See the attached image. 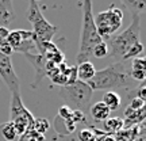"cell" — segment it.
<instances>
[{"instance_id":"ffe728a7","label":"cell","mask_w":146,"mask_h":141,"mask_svg":"<svg viewBox=\"0 0 146 141\" xmlns=\"http://www.w3.org/2000/svg\"><path fill=\"white\" fill-rule=\"evenodd\" d=\"M108 56V46L104 41H102L100 43H98L96 46L94 47L92 50V57H96V58H104Z\"/></svg>"},{"instance_id":"8992f818","label":"cell","mask_w":146,"mask_h":141,"mask_svg":"<svg viewBox=\"0 0 146 141\" xmlns=\"http://www.w3.org/2000/svg\"><path fill=\"white\" fill-rule=\"evenodd\" d=\"M95 26L96 30L102 37L103 41L110 39L115 33L122 27L123 23V11L120 8H116L114 5H111L108 10L99 12L96 16H94Z\"/></svg>"},{"instance_id":"4316f807","label":"cell","mask_w":146,"mask_h":141,"mask_svg":"<svg viewBox=\"0 0 146 141\" xmlns=\"http://www.w3.org/2000/svg\"><path fill=\"white\" fill-rule=\"evenodd\" d=\"M102 141H116V138H114L112 136H106Z\"/></svg>"},{"instance_id":"7402d4cb","label":"cell","mask_w":146,"mask_h":141,"mask_svg":"<svg viewBox=\"0 0 146 141\" xmlns=\"http://www.w3.org/2000/svg\"><path fill=\"white\" fill-rule=\"evenodd\" d=\"M145 68H146V63L143 56L133 58V63H131V69L133 71H145Z\"/></svg>"},{"instance_id":"8fae6325","label":"cell","mask_w":146,"mask_h":141,"mask_svg":"<svg viewBox=\"0 0 146 141\" xmlns=\"http://www.w3.org/2000/svg\"><path fill=\"white\" fill-rule=\"evenodd\" d=\"M15 19V12L11 0H0V27L8 29Z\"/></svg>"},{"instance_id":"cb8c5ba5","label":"cell","mask_w":146,"mask_h":141,"mask_svg":"<svg viewBox=\"0 0 146 141\" xmlns=\"http://www.w3.org/2000/svg\"><path fill=\"white\" fill-rule=\"evenodd\" d=\"M72 111L73 110H70L68 107V106H61L60 109H58V117L60 118H62V120H68V118H70L72 117Z\"/></svg>"},{"instance_id":"e0dca14e","label":"cell","mask_w":146,"mask_h":141,"mask_svg":"<svg viewBox=\"0 0 146 141\" xmlns=\"http://www.w3.org/2000/svg\"><path fill=\"white\" fill-rule=\"evenodd\" d=\"M125 128L123 120L119 117H108L106 121H103V129L108 133H118Z\"/></svg>"},{"instance_id":"5bb4252c","label":"cell","mask_w":146,"mask_h":141,"mask_svg":"<svg viewBox=\"0 0 146 141\" xmlns=\"http://www.w3.org/2000/svg\"><path fill=\"white\" fill-rule=\"evenodd\" d=\"M19 134L16 132L15 126L12 125V122H3L0 124V141H18Z\"/></svg>"},{"instance_id":"30bf717a","label":"cell","mask_w":146,"mask_h":141,"mask_svg":"<svg viewBox=\"0 0 146 141\" xmlns=\"http://www.w3.org/2000/svg\"><path fill=\"white\" fill-rule=\"evenodd\" d=\"M0 78L8 87L10 92H21V82L16 75L10 56L0 53Z\"/></svg>"},{"instance_id":"52a82bcc","label":"cell","mask_w":146,"mask_h":141,"mask_svg":"<svg viewBox=\"0 0 146 141\" xmlns=\"http://www.w3.org/2000/svg\"><path fill=\"white\" fill-rule=\"evenodd\" d=\"M10 120L12 125L15 126L19 137L31 129L34 122V115L22 102L21 92H12L11 94V105H10Z\"/></svg>"},{"instance_id":"6da1fadb","label":"cell","mask_w":146,"mask_h":141,"mask_svg":"<svg viewBox=\"0 0 146 141\" xmlns=\"http://www.w3.org/2000/svg\"><path fill=\"white\" fill-rule=\"evenodd\" d=\"M125 4L131 8V23L122 33L104 41L108 46V56L119 58L120 61L133 45L141 42V12L145 10L143 1H126Z\"/></svg>"},{"instance_id":"4fadbf2b","label":"cell","mask_w":146,"mask_h":141,"mask_svg":"<svg viewBox=\"0 0 146 141\" xmlns=\"http://www.w3.org/2000/svg\"><path fill=\"white\" fill-rule=\"evenodd\" d=\"M54 128H56V130L60 136H68V134L76 130V124L72 121V118L62 120L57 115V118L54 121Z\"/></svg>"},{"instance_id":"ba28073f","label":"cell","mask_w":146,"mask_h":141,"mask_svg":"<svg viewBox=\"0 0 146 141\" xmlns=\"http://www.w3.org/2000/svg\"><path fill=\"white\" fill-rule=\"evenodd\" d=\"M7 43L11 46L12 52H19L22 54H34L36 50L34 34L30 30H12L7 35Z\"/></svg>"},{"instance_id":"484cf974","label":"cell","mask_w":146,"mask_h":141,"mask_svg":"<svg viewBox=\"0 0 146 141\" xmlns=\"http://www.w3.org/2000/svg\"><path fill=\"white\" fill-rule=\"evenodd\" d=\"M131 79H134L135 82H143L145 80V71H133L130 69V72H129Z\"/></svg>"},{"instance_id":"44dd1931","label":"cell","mask_w":146,"mask_h":141,"mask_svg":"<svg viewBox=\"0 0 146 141\" xmlns=\"http://www.w3.org/2000/svg\"><path fill=\"white\" fill-rule=\"evenodd\" d=\"M18 141H47L46 137L43 134H39L34 130H27L26 133H23Z\"/></svg>"},{"instance_id":"d6986e66","label":"cell","mask_w":146,"mask_h":141,"mask_svg":"<svg viewBox=\"0 0 146 141\" xmlns=\"http://www.w3.org/2000/svg\"><path fill=\"white\" fill-rule=\"evenodd\" d=\"M142 53H143V45H142L141 42H138L135 45H133V46L126 52V54L123 56V58H122V61H127V60H130V58L141 57Z\"/></svg>"},{"instance_id":"2e32d148","label":"cell","mask_w":146,"mask_h":141,"mask_svg":"<svg viewBox=\"0 0 146 141\" xmlns=\"http://www.w3.org/2000/svg\"><path fill=\"white\" fill-rule=\"evenodd\" d=\"M106 106H107V109L110 111H115V110L119 109L120 103H122V98H120V95L118 92H114V91H108V92H106L103 95V100H102Z\"/></svg>"},{"instance_id":"5b68a950","label":"cell","mask_w":146,"mask_h":141,"mask_svg":"<svg viewBox=\"0 0 146 141\" xmlns=\"http://www.w3.org/2000/svg\"><path fill=\"white\" fill-rule=\"evenodd\" d=\"M27 19L33 26V34L35 39V46L41 45L45 42H52L53 37L57 33V26H54L52 23L46 21V18L42 15L41 10L38 7V3L31 0L29 3V10H27Z\"/></svg>"},{"instance_id":"603a6c76","label":"cell","mask_w":146,"mask_h":141,"mask_svg":"<svg viewBox=\"0 0 146 141\" xmlns=\"http://www.w3.org/2000/svg\"><path fill=\"white\" fill-rule=\"evenodd\" d=\"M72 121L77 125L78 122H84V124H87V118H85V114H84L83 111H78V110H73L72 111Z\"/></svg>"},{"instance_id":"7a4b0ae2","label":"cell","mask_w":146,"mask_h":141,"mask_svg":"<svg viewBox=\"0 0 146 141\" xmlns=\"http://www.w3.org/2000/svg\"><path fill=\"white\" fill-rule=\"evenodd\" d=\"M130 71H127L125 61L111 64L107 68L96 71L95 76L87 84L92 91H126L130 94Z\"/></svg>"},{"instance_id":"ac0fdd59","label":"cell","mask_w":146,"mask_h":141,"mask_svg":"<svg viewBox=\"0 0 146 141\" xmlns=\"http://www.w3.org/2000/svg\"><path fill=\"white\" fill-rule=\"evenodd\" d=\"M49 126H50V124H49V121L46 118H34V122H33L30 130H34L36 133L45 136V133L49 130Z\"/></svg>"},{"instance_id":"9c48e42d","label":"cell","mask_w":146,"mask_h":141,"mask_svg":"<svg viewBox=\"0 0 146 141\" xmlns=\"http://www.w3.org/2000/svg\"><path fill=\"white\" fill-rule=\"evenodd\" d=\"M23 56L26 57V60L31 64L34 71H35V79H34V82L31 83L33 88H36V87L41 84V82L43 79L49 78V75L57 68V65L52 64L45 56H42V54L34 53V54H23Z\"/></svg>"},{"instance_id":"9a60e30c","label":"cell","mask_w":146,"mask_h":141,"mask_svg":"<svg viewBox=\"0 0 146 141\" xmlns=\"http://www.w3.org/2000/svg\"><path fill=\"white\" fill-rule=\"evenodd\" d=\"M89 113H91V115H92V118L95 121H99V122L106 121L110 117V114H111V111L107 109V106L102 100L96 102V103H94V105L91 106L89 107Z\"/></svg>"},{"instance_id":"3957f363","label":"cell","mask_w":146,"mask_h":141,"mask_svg":"<svg viewBox=\"0 0 146 141\" xmlns=\"http://www.w3.org/2000/svg\"><path fill=\"white\" fill-rule=\"evenodd\" d=\"M83 27H81V35H80V46L76 56L77 64L91 61L94 47L103 41L102 37L96 30L92 14V1L85 0L83 3Z\"/></svg>"},{"instance_id":"7c38bea8","label":"cell","mask_w":146,"mask_h":141,"mask_svg":"<svg viewBox=\"0 0 146 141\" xmlns=\"http://www.w3.org/2000/svg\"><path fill=\"white\" fill-rule=\"evenodd\" d=\"M95 73H96V69H95V65L91 63V61H85V63L77 64V67H76L77 80L84 82V83L89 82V80L95 76Z\"/></svg>"},{"instance_id":"277c9868","label":"cell","mask_w":146,"mask_h":141,"mask_svg":"<svg viewBox=\"0 0 146 141\" xmlns=\"http://www.w3.org/2000/svg\"><path fill=\"white\" fill-rule=\"evenodd\" d=\"M92 92L94 91L89 88L87 83L76 80L60 88V98L70 110H78L84 113L87 109L91 107Z\"/></svg>"},{"instance_id":"d4e9b609","label":"cell","mask_w":146,"mask_h":141,"mask_svg":"<svg viewBox=\"0 0 146 141\" xmlns=\"http://www.w3.org/2000/svg\"><path fill=\"white\" fill-rule=\"evenodd\" d=\"M78 138L81 141H95V134L91 130L85 129V130H81L78 133Z\"/></svg>"}]
</instances>
